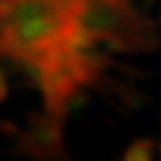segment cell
Returning a JSON list of instances; mask_svg holds the SVG:
<instances>
[{
  "instance_id": "cell-3",
  "label": "cell",
  "mask_w": 161,
  "mask_h": 161,
  "mask_svg": "<svg viewBox=\"0 0 161 161\" xmlns=\"http://www.w3.org/2000/svg\"><path fill=\"white\" fill-rule=\"evenodd\" d=\"M5 93H7V80H5V75H3L2 69H0V101L5 98Z\"/></svg>"
},
{
  "instance_id": "cell-4",
  "label": "cell",
  "mask_w": 161,
  "mask_h": 161,
  "mask_svg": "<svg viewBox=\"0 0 161 161\" xmlns=\"http://www.w3.org/2000/svg\"><path fill=\"white\" fill-rule=\"evenodd\" d=\"M0 52H2V40H0Z\"/></svg>"
},
{
  "instance_id": "cell-1",
  "label": "cell",
  "mask_w": 161,
  "mask_h": 161,
  "mask_svg": "<svg viewBox=\"0 0 161 161\" xmlns=\"http://www.w3.org/2000/svg\"><path fill=\"white\" fill-rule=\"evenodd\" d=\"M80 0H0L2 52L29 65L48 70L86 47L79 38Z\"/></svg>"
},
{
  "instance_id": "cell-2",
  "label": "cell",
  "mask_w": 161,
  "mask_h": 161,
  "mask_svg": "<svg viewBox=\"0 0 161 161\" xmlns=\"http://www.w3.org/2000/svg\"><path fill=\"white\" fill-rule=\"evenodd\" d=\"M77 29L87 47L106 43L118 50H141L154 43L151 24L130 9L127 0H80Z\"/></svg>"
}]
</instances>
